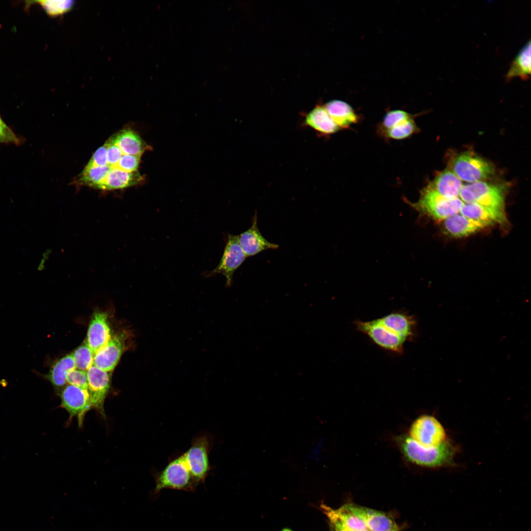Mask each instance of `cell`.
Instances as JSON below:
<instances>
[{"instance_id":"obj_1","label":"cell","mask_w":531,"mask_h":531,"mask_svg":"<svg viewBox=\"0 0 531 531\" xmlns=\"http://www.w3.org/2000/svg\"><path fill=\"white\" fill-rule=\"evenodd\" d=\"M396 441L407 460L426 467L436 468L449 464L455 452L452 444L446 440L434 447L424 446L406 435L397 437Z\"/></svg>"},{"instance_id":"obj_2","label":"cell","mask_w":531,"mask_h":531,"mask_svg":"<svg viewBox=\"0 0 531 531\" xmlns=\"http://www.w3.org/2000/svg\"><path fill=\"white\" fill-rule=\"evenodd\" d=\"M154 496L166 489L194 492L199 485L192 476L182 453L170 458L166 466L153 472Z\"/></svg>"},{"instance_id":"obj_3","label":"cell","mask_w":531,"mask_h":531,"mask_svg":"<svg viewBox=\"0 0 531 531\" xmlns=\"http://www.w3.org/2000/svg\"><path fill=\"white\" fill-rule=\"evenodd\" d=\"M408 204L422 214L441 221L458 213L464 202L459 198H445L428 184L421 190L416 202Z\"/></svg>"},{"instance_id":"obj_4","label":"cell","mask_w":531,"mask_h":531,"mask_svg":"<svg viewBox=\"0 0 531 531\" xmlns=\"http://www.w3.org/2000/svg\"><path fill=\"white\" fill-rule=\"evenodd\" d=\"M212 445L210 435L200 434L193 438L189 448L182 453L192 476L199 485L204 483L211 470L209 457Z\"/></svg>"},{"instance_id":"obj_5","label":"cell","mask_w":531,"mask_h":531,"mask_svg":"<svg viewBox=\"0 0 531 531\" xmlns=\"http://www.w3.org/2000/svg\"><path fill=\"white\" fill-rule=\"evenodd\" d=\"M460 199L464 203H476L485 207L504 211V192L498 185L480 181L462 185Z\"/></svg>"},{"instance_id":"obj_6","label":"cell","mask_w":531,"mask_h":531,"mask_svg":"<svg viewBox=\"0 0 531 531\" xmlns=\"http://www.w3.org/2000/svg\"><path fill=\"white\" fill-rule=\"evenodd\" d=\"M452 168V171L461 180L470 183L487 179L495 173L490 162L469 151L457 155L453 161Z\"/></svg>"},{"instance_id":"obj_7","label":"cell","mask_w":531,"mask_h":531,"mask_svg":"<svg viewBox=\"0 0 531 531\" xmlns=\"http://www.w3.org/2000/svg\"><path fill=\"white\" fill-rule=\"evenodd\" d=\"M60 407L68 413L67 425H69L74 417H76L78 426L82 428L87 413L92 409L88 389L68 384L59 394Z\"/></svg>"},{"instance_id":"obj_8","label":"cell","mask_w":531,"mask_h":531,"mask_svg":"<svg viewBox=\"0 0 531 531\" xmlns=\"http://www.w3.org/2000/svg\"><path fill=\"white\" fill-rule=\"evenodd\" d=\"M410 435L414 441L427 447H436L446 440L443 426L430 415H423L416 418L410 427Z\"/></svg>"},{"instance_id":"obj_9","label":"cell","mask_w":531,"mask_h":531,"mask_svg":"<svg viewBox=\"0 0 531 531\" xmlns=\"http://www.w3.org/2000/svg\"><path fill=\"white\" fill-rule=\"evenodd\" d=\"M357 329L367 335L376 344L386 350L401 354L406 341L383 325L378 319L355 322Z\"/></svg>"},{"instance_id":"obj_10","label":"cell","mask_w":531,"mask_h":531,"mask_svg":"<svg viewBox=\"0 0 531 531\" xmlns=\"http://www.w3.org/2000/svg\"><path fill=\"white\" fill-rule=\"evenodd\" d=\"M86 373L92 409L105 418L104 403L111 388L110 375L93 365Z\"/></svg>"},{"instance_id":"obj_11","label":"cell","mask_w":531,"mask_h":531,"mask_svg":"<svg viewBox=\"0 0 531 531\" xmlns=\"http://www.w3.org/2000/svg\"><path fill=\"white\" fill-rule=\"evenodd\" d=\"M238 240L237 236L229 235L224 252L217 266L208 275L221 274L226 279V285L231 286L235 271L246 258Z\"/></svg>"},{"instance_id":"obj_12","label":"cell","mask_w":531,"mask_h":531,"mask_svg":"<svg viewBox=\"0 0 531 531\" xmlns=\"http://www.w3.org/2000/svg\"><path fill=\"white\" fill-rule=\"evenodd\" d=\"M126 334L113 335L108 343L93 357V365L106 372L113 371L126 347Z\"/></svg>"},{"instance_id":"obj_13","label":"cell","mask_w":531,"mask_h":531,"mask_svg":"<svg viewBox=\"0 0 531 531\" xmlns=\"http://www.w3.org/2000/svg\"><path fill=\"white\" fill-rule=\"evenodd\" d=\"M108 315L105 312H95L88 325L86 343L94 355L111 338Z\"/></svg>"},{"instance_id":"obj_14","label":"cell","mask_w":531,"mask_h":531,"mask_svg":"<svg viewBox=\"0 0 531 531\" xmlns=\"http://www.w3.org/2000/svg\"><path fill=\"white\" fill-rule=\"evenodd\" d=\"M345 505L363 521L369 531H398L394 520L384 512L351 503Z\"/></svg>"},{"instance_id":"obj_15","label":"cell","mask_w":531,"mask_h":531,"mask_svg":"<svg viewBox=\"0 0 531 531\" xmlns=\"http://www.w3.org/2000/svg\"><path fill=\"white\" fill-rule=\"evenodd\" d=\"M239 243L246 257L253 256L267 249H276V244L271 243L262 235L257 226V217L255 215L251 226L237 236Z\"/></svg>"},{"instance_id":"obj_16","label":"cell","mask_w":531,"mask_h":531,"mask_svg":"<svg viewBox=\"0 0 531 531\" xmlns=\"http://www.w3.org/2000/svg\"><path fill=\"white\" fill-rule=\"evenodd\" d=\"M378 320L383 325L405 341L413 338L415 335L416 322L413 316L401 312H396Z\"/></svg>"},{"instance_id":"obj_17","label":"cell","mask_w":531,"mask_h":531,"mask_svg":"<svg viewBox=\"0 0 531 531\" xmlns=\"http://www.w3.org/2000/svg\"><path fill=\"white\" fill-rule=\"evenodd\" d=\"M487 224L456 214L443 220V228L450 236L457 237L468 236L488 227Z\"/></svg>"},{"instance_id":"obj_18","label":"cell","mask_w":531,"mask_h":531,"mask_svg":"<svg viewBox=\"0 0 531 531\" xmlns=\"http://www.w3.org/2000/svg\"><path fill=\"white\" fill-rule=\"evenodd\" d=\"M460 211L467 218L489 226L503 224L506 221L504 211L493 209L476 203H464Z\"/></svg>"},{"instance_id":"obj_19","label":"cell","mask_w":531,"mask_h":531,"mask_svg":"<svg viewBox=\"0 0 531 531\" xmlns=\"http://www.w3.org/2000/svg\"><path fill=\"white\" fill-rule=\"evenodd\" d=\"M110 138L127 154L142 156L146 150L150 149L139 134L130 129L121 130Z\"/></svg>"},{"instance_id":"obj_20","label":"cell","mask_w":531,"mask_h":531,"mask_svg":"<svg viewBox=\"0 0 531 531\" xmlns=\"http://www.w3.org/2000/svg\"><path fill=\"white\" fill-rule=\"evenodd\" d=\"M144 181L138 171L129 173L119 170H110L97 189L111 190L138 185Z\"/></svg>"},{"instance_id":"obj_21","label":"cell","mask_w":531,"mask_h":531,"mask_svg":"<svg viewBox=\"0 0 531 531\" xmlns=\"http://www.w3.org/2000/svg\"><path fill=\"white\" fill-rule=\"evenodd\" d=\"M429 185L441 195L449 199L458 198L462 186L461 180L448 169L438 174Z\"/></svg>"},{"instance_id":"obj_22","label":"cell","mask_w":531,"mask_h":531,"mask_svg":"<svg viewBox=\"0 0 531 531\" xmlns=\"http://www.w3.org/2000/svg\"><path fill=\"white\" fill-rule=\"evenodd\" d=\"M329 116L340 128H347L358 122V118L353 108L347 103L333 100L324 106Z\"/></svg>"},{"instance_id":"obj_23","label":"cell","mask_w":531,"mask_h":531,"mask_svg":"<svg viewBox=\"0 0 531 531\" xmlns=\"http://www.w3.org/2000/svg\"><path fill=\"white\" fill-rule=\"evenodd\" d=\"M304 123L319 134L328 135L341 129L333 121L324 106L317 105L306 115Z\"/></svg>"},{"instance_id":"obj_24","label":"cell","mask_w":531,"mask_h":531,"mask_svg":"<svg viewBox=\"0 0 531 531\" xmlns=\"http://www.w3.org/2000/svg\"><path fill=\"white\" fill-rule=\"evenodd\" d=\"M74 369L76 366L72 354L66 355L53 364L44 377L51 383L56 394L59 395L67 383L68 374Z\"/></svg>"},{"instance_id":"obj_25","label":"cell","mask_w":531,"mask_h":531,"mask_svg":"<svg viewBox=\"0 0 531 531\" xmlns=\"http://www.w3.org/2000/svg\"><path fill=\"white\" fill-rule=\"evenodd\" d=\"M531 70L530 40L519 51L510 64L505 75L507 81L519 77L525 80L529 78Z\"/></svg>"},{"instance_id":"obj_26","label":"cell","mask_w":531,"mask_h":531,"mask_svg":"<svg viewBox=\"0 0 531 531\" xmlns=\"http://www.w3.org/2000/svg\"><path fill=\"white\" fill-rule=\"evenodd\" d=\"M418 130L413 117L404 119L385 131L383 135L385 138L394 140H403L409 138Z\"/></svg>"},{"instance_id":"obj_27","label":"cell","mask_w":531,"mask_h":531,"mask_svg":"<svg viewBox=\"0 0 531 531\" xmlns=\"http://www.w3.org/2000/svg\"><path fill=\"white\" fill-rule=\"evenodd\" d=\"M332 511L335 516L347 527L356 531H369L363 521L352 512L345 505Z\"/></svg>"},{"instance_id":"obj_28","label":"cell","mask_w":531,"mask_h":531,"mask_svg":"<svg viewBox=\"0 0 531 531\" xmlns=\"http://www.w3.org/2000/svg\"><path fill=\"white\" fill-rule=\"evenodd\" d=\"M71 354L78 369L86 372L93 365L94 354L86 342Z\"/></svg>"},{"instance_id":"obj_29","label":"cell","mask_w":531,"mask_h":531,"mask_svg":"<svg viewBox=\"0 0 531 531\" xmlns=\"http://www.w3.org/2000/svg\"><path fill=\"white\" fill-rule=\"evenodd\" d=\"M51 16L61 15L70 9L73 4L72 0H38L36 1Z\"/></svg>"},{"instance_id":"obj_30","label":"cell","mask_w":531,"mask_h":531,"mask_svg":"<svg viewBox=\"0 0 531 531\" xmlns=\"http://www.w3.org/2000/svg\"><path fill=\"white\" fill-rule=\"evenodd\" d=\"M413 117L409 113L400 110L388 112L384 117L380 126L382 134L391 128L400 121Z\"/></svg>"},{"instance_id":"obj_31","label":"cell","mask_w":531,"mask_h":531,"mask_svg":"<svg viewBox=\"0 0 531 531\" xmlns=\"http://www.w3.org/2000/svg\"><path fill=\"white\" fill-rule=\"evenodd\" d=\"M67 383L78 387L88 389V379L86 371L74 369L67 376Z\"/></svg>"},{"instance_id":"obj_32","label":"cell","mask_w":531,"mask_h":531,"mask_svg":"<svg viewBox=\"0 0 531 531\" xmlns=\"http://www.w3.org/2000/svg\"><path fill=\"white\" fill-rule=\"evenodd\" d=\"M321 508L325 514L330 520L333 531H356L351 529L343 524L333 514L332 508L322 504Z\"/></svg>"},{"instance_id":"obj_33","label":"cell","mask_w":531,"mask_h":531,"mask_svg":"<svg viewBox=\"0 0 531 531\" xmlns=\"http://www.w3.org/2000/svg\"><path fill=\"white\" fill-rule=\"evenodd\" d=\"M19 142V140L18 137L0 117V143H14L17 144Z\"/></svg>"},{"instance_id":"obj_34","label":"cell","mask_w":531,"mask_h":531,"mask_svg":"<svg viewBox=\"0 0 531 531\" xmlns=\"http://www.w3.org/2000/svg\"><path fill=\"white\" fill-rule=\"evenodd\" d=\"M283 531H291L288 530H284Z\"/></svg>"}]
</instances>
